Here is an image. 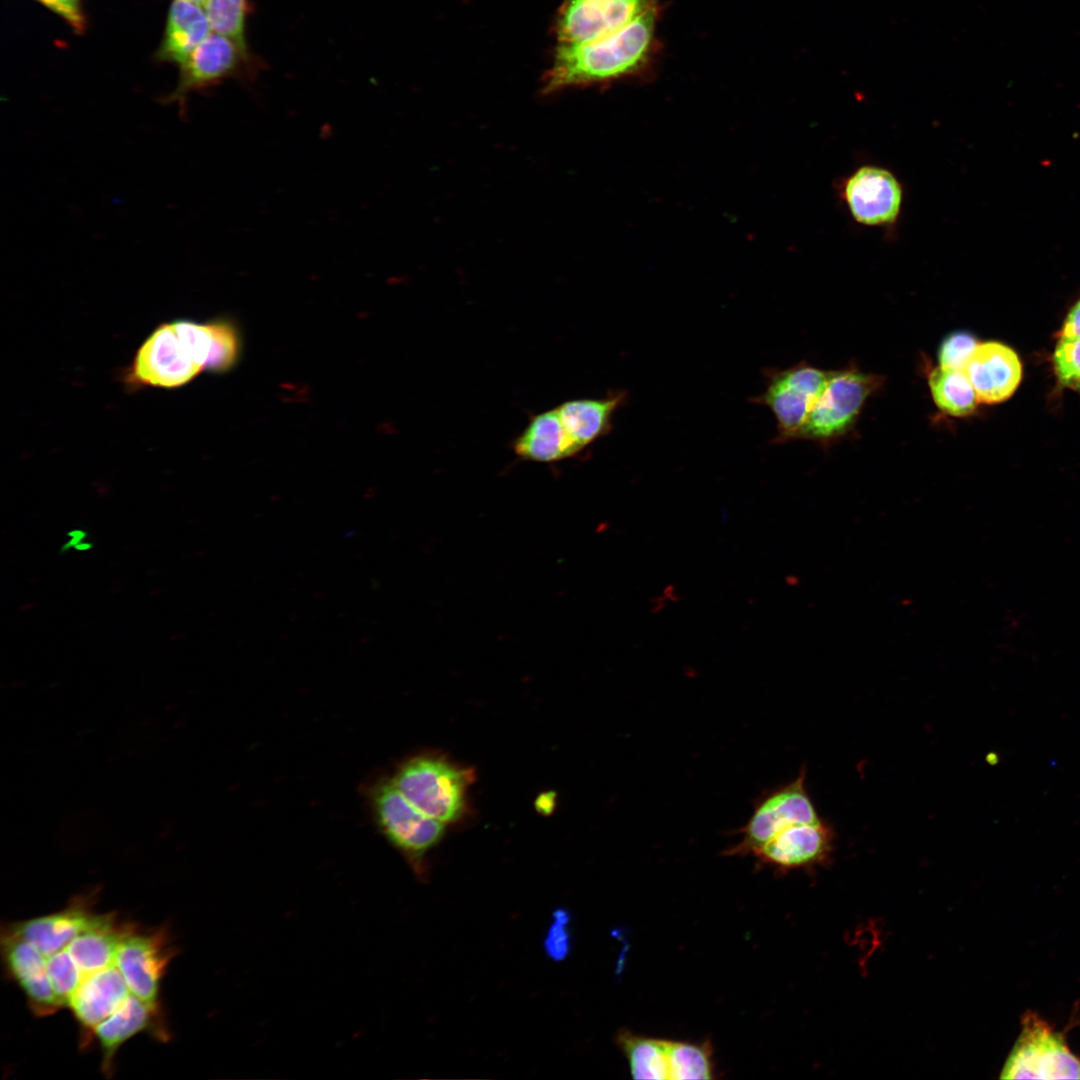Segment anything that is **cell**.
Wrapping results in <instances>:
<instances>
[{
  "instance_id": "cell-1",
  "label": "cell",
  "mask_w": 1080,
  "mask_h": 1080,
  "mask_svg": "<svg viewBox=\"0 0 1080 1080\" xmlns=\"http://www.w3.org/2000/svg\"><path fill=\"white\" fill-rule=\"evenodd\" d=\"M658 9L602 39L576 45L560 44L544 91L619 80L643 71L655 48Z\"/></svg>"
},
{
  "instance_id": "cell-2",
  "label": "cell",
  "mask_w": 1080,
  "mask_h": 1080,
  "mask_svg": "<svg viewBox=\"0 0 1080 1080\" xmlns=\"http://www.w3.org/2000/svg\"><path fill=\"white\" fill-rule=\"evenodd\" d=\"M391 780L414 806L444 824L464 813L469 775L445 759L415 756L403 762Z\"/></svg>"
},
{
  "instance_id": "cell-3",
  "label": "cell",
  "mask_w": 1080,
  "mask_h": 1080,
  "mask_svg": "<svg viewBox=\"0 0 1080 1080\" xmlns=\"http://www.w3.org/2000/svg\"><path fill=\"white\" fill-rule=\"evenodd\" d=\"M884 378L856 367L830 371L798 439L831 443L849 433L867 399L880 389Z\"/></svg>"
},
{
  "instance_id": "cell-4",
  "label": "cell",
  "mask_w": 1080,
  "mask_h": 1080,
  "mask_svg": "<svg viewBox=\"0 0 1080 1080\" xmlns=\"http://www.w3.org/2000/svg\"><path fill=\"white\" fill-rule=\"evenodd\" d=\"M376 824L386 839L424 873L423 859L444 834V823L414 806L391 779H380L368 791Z\"/></svg>"
},
{
  "instance_id": "cell-5",
  "label": "cell",
  "mask_w": 1080,
  "mask_h": 1080,
  "mask_svg": "<svg viewBox=\"0 0 1080 1080\" xmlns=\"http://www.w3.org/2000/svg\"><path fill=\"white\" fill-rule=\"evenodd\" d=\"M1000 1078L1080 1079V1057L1070 1050L1063 1032L1028 1010Z\"/></svg>"
},
{
  "instance_id": "cell-6",
  "label": "cell",
  "mask_w": 1080,
  "mask_h": 1080,
  "mask_svg": "<svg viewBox=\"0 0 1080 1080\" xmlns=\"http://www.w3.org/2000/svg\"><path fill=\"white\" fill-rule=\"evenodd\" d=\"M805 778V769H802L793 781L763 792L755 800L746 824L736 831L741 835L740 841L724 854L753 855L785 827L821 821L807 792Z\"/></svg>"
},
{
  "instance_id": "cell-7",
  "label": "cell",
  "mask_w": 1080,
  "mask_h": 1080,
  "mask_svg": "<svg viewBox=\"0 0 1080 1080\" xmlns=\"http://www.w3.org/2000/svg\"><path fill=\"white\" fill-rule=\"evenodd\" d=\"M829 373L805 362L784 370L767 371L766 389L752 401L773 412L778 431L776 442L798 439Z\"/></svg>"
},
{
  "instance_id": "cell-8",
  "label": "cell",
  "mask_w": 1080,
  "mask_h": 1080,
  "mask_svg": "<svg viewBox=\"0 0 1080 1080\" xmlns=\"http://www.w3.org/2000/svg\"><path fill=\"white\" fill-rule=\"evenodd\" d=\"M654 9L658 0H566L556 23L557 37L562 45L593 42Z\"/></svg>"
},
{
  "instance_id": "cell-9",
  "label": "cell",
  "mask_w": 1080,
  "mask_h": 1080,
  "mask_svg": "<svg viewBox=\"0 0 1080 1080\" xmlns=\"http://www.w3.org/2000/svg\"><path fill=\"white\" fill-rule=\"evenodd\" d=\"M174 326L157 327L138 349L131 367V378L139 384L175 388L189 383L201 371Z\"/></svg>"
},
{
  "instance_id": "cell-10",
  "label": "cell",
  "mask_w": 1080,
  "mask_h": 1080,
  "mask_svg": "<svg viewBox=\"0 0 1080 1080\" xmlns=\"http://www.w3.org/2000/svg\"><path fill=\"white\" fill-rule=\"evenodd\" d=\"M844 199L854 220L862 225L893 224L900 212L902 187L887 169L865 165L846 181Z\"/></svg>"
},
{
  "instance_id": "cell-11",
  "label": "cell",
  "mask_w": 1080,
  "mask_h": 1080,
  "mask_svg": "<svg viewBox=\"0 0 1080 1080\" xmlns=\"http://www.w3.org/2000/svg\"><path fill=\"white\" fill-rule=\"evenodd\" d=\"M170 959L160 933L142 935L128 930L120 941L115 965L130 992L156 1010L159 983Z\"/></svg>"
},
{
  "instance_id": "cell-12",
  "label": "cell",
  "mask_w": 1080,
  "mask_h": 1080,
  "mask_svg": "<svg viewBox=\"0 0 1080 1080\" xmlns=\"http://www.w3.org/2000/svg\"><path fill=\"white\" fill-rule=\"evenodd\" d=\"M833 833L822 821L785 827L752 856L778 872L822 864L832 851Z\"/></svg>"
},
{
  "instance_id": "cell-13",
  "label": "cell",
  "mask_w": 1080,
  "mask_h": 1080,
  "mask_svg": "<svg viewBox=\"0 0 1080 1080\" xmlns=\"http://www.w3.org/2000/svg\"><path fill=\"white\" fill-rule=\"evenodd\" d=\"M247 56L230 38L211 32L181 64L175 89L163 102L176 103L185 112L189 93L203 89L232 74Z\"/></svg>"
},
{
  "instance_id": "cell-14",
  "label": "cell",
  "mask_w": 1080,
  "mask_h": 1080,
  "mask_svg": "<svg viewBox=\"0 0 1080 1080\" xmlns=\"http://www.w3.org/2000/svg\"><path fill=\"white\" fill-rule=\"evenodd\" d=\"M963 371L979 402L986 404L1008 399L1022 378V365L1016 352L994 341L979 343Z\"/></svg>"
},
{
  "instance_id": "cell-15",
  "label": "cell",
  "mask_w": 1080,
  "mask_h": 1080,
  "mask_svg": "<svg viewBox=\"0 0 1080 1080\" xmlns=\"http://www.w3.org/2000/svg\"><path fill=\"white\" fill-rule=\"evenodd\" d=\"M2 947L9 972L37 1014L47 1015L63 1006L50 984L46 957L34 945L9 933L3 936Z\"/></svg>"
},
{
  "instance_id": "cell-16",
  "label": "cell",
  "mask_w": 1080,
  "mask_h": 1080,
  "mask_svg": "<svg viewBox=\"0 0 1080 1080\" xmlns=\"http://www.w3.org/2000/svg\"><path fill=\"white\" fill-rule=\"evenodd\" d=\"M130 993L122 974L112 965L85 975L68 1006L83 1026L93 1029L115 1012Z\"/></svg>"
},
{
  "instance_id": "cell-17",
  "label": "cell",
  "mask_w": 1080,
  "mask_h": 1080,
  "mask_svg": "<svg viewBox=\"0 0 1080 1080\" xmlns=\"http://www.w3.org/2000/svg\"><path fill=\"white\" fill-rule=\"evenodd\" d=\"M626 400L624 391L599 399H573L556 406L561 424L579 454L607 434L615 411Z\"/></svg>"
},
{
  "instance_id": "cell-18",
  "label": "cell",
  "mask_w": 1080,
  "mask_h": 1080,
  "mask_svg": "<svg viewBox=\"0 0 1080 1080\" xmlns=\"http://www.w3.org/2000/svg\"><path fill=\"white\" fill-rule=\"evenodd\" d=\"M211 32L203 6L189 0H172L155 58L180 66Z\"/></svg>"
},
{
  "instance_id": "cell-19",
  "label": "cell",
  "mask_w": 1080,
  "mask_h": 1080,
  "mask_svg": "<svg viewBox=\"0 0 1080 1080\" xmlns=\"http://www.w3.org/2000/svg\"><path fill=\"white\" fill-rule=\"evenodd\" d=\"M97 917L78 904L61 912L15 924L10 933L34 945L47 958L65 949Z\"/></svg>"
},
{
  "instance_id": "cell-20",
  "label": "cell",
  "mask_w": 1080,
  "mask_h": 1080,
  "mask_svg": "<svg viewBox=\"0 0 1080 1080\" xmlns=\"http://www.w3.org/2000/svg\"><path fill=\"white\" fill-rule=\"evenodd\" d=\"M512 449L522 460L546 464L580 455L568 438L555 407L531 417L512 441Z\"/></svg>"
},
{
  "instance_id": "cell-21",
  "label": "cell",
  "mask_w": 1080,
  "mask_h": 1080,
  "mask_svg": "<svg viewBox=\"0 0 1080 1080\" xmlns=\"http://www.w3.org/2000/svg\"><path fill=\"white\" fill-rule=\"evenodd\" d=\"M126 932L115 926L110 915H98L66 949L85 976L115 965L116 953Z\"/></svg>"
},
{
  "instance_id": "cell-22",
  "label": "cell",
  "mask_w": 1080,
  "mask_h": 1080,
  "mask_svg": "<svg viewBox=\"0 0 1080 1080\" xmlns=\"http://www.w3.org/2000/svg\"><path fill=\"white\" fill-rule=\"evenodd\" d=\"M154 1011L155 1009L130 993L115 1012L93 1028L103 1050L105 1072L111 1070L112 1058L118 1048L147 1028Z\"/></svg>"
},
{
  "instance_id": "cell-23",
  "label": "cell",
  "mask_w": 1080,
  "mask_h": 1080,
  "mask_svg": "<svg viewBox=\"0 0 1080 1080\" xmlns=\"http://www.w3.org/2000/svg\"><path fill=\"white\" fill-rule=\"evenodd\" d=\"M927 379L932 399L944 415L961 418L976 411L979 400L963 370L938 365L927 370Z\"/></svg>"
},
{
  "instance_id": "cell-24",
  "label": "cell",
  "mask_w": 1080,
  "mask_h": 1080,
  "mask_svg": "<svg viewBox=\"0 0 1080 1080\" xmlns=\"http://www.w3.org/2000/svg\"><path fill=\"white\" fill-rule=\"evenodd\" d=\"M617 1044L627 1058L634 1079H670L667 1040L621 1031Z\"/></svg>"
},
{
  "instance_id": "cell-25",
  "label": "cell",
  "mask_w": 1080,
  "mask_h": 1080,
  "mask_svg": "<svg viewBox=\"0 0 1080 1080\" xmlns=\"http://www.w3.org/2000/svg\"><path fill=\"white\" fill-rule=\"evenodd\" d=\"M667 1051L670 1079L713 1078L712 1048L709 1042L667 1041Z\"/></svg>"
},
{
  "instance_id": "cell-26",
  "label": "cell",
  "mask_w": 1080,
  "mask_h": 1080,
  "mask_svg": "<svg viewBox=\"0 0 1080 1080\" xmlns=\"http://www.w3.org/2000/svg\"><path fill=\"white\" fill-rule=\"evenodd\" d=\"M204 10L212 32L233 40L247 56L245 40L246 0H205Z\"/></svg>"
},
{
  "instance_id": "cell-27",
  "label": "cell",
  "mask_w": 1080,
  "mask_h": 1080,
  "mask_svg": "<svg viewBox=\"0 0 1080 1080\" xmlns=\"http://www.w3.org/2000/svg\"><path fill=\"white\" fill-rule=\"evenodd\" d=\"M50 984L61 1003L68 1005L70 998L83 980V973L67 951L63 949L46 958Z\"/></svg>"
},
{
  "instance_id": "cell-28",
  "label": "cell",
  "mask_w": 1080,
  "mask_h": 1080,
  "mask_svg": "<svg viewBox=\"0 0 1080 1080\" xmlns=\"http://www.w3.org/2000/svg\"><path fill=\"white\" fill-rule=\"evenodd\" d=\"M978 344L975 335L969 331L956 330L950 332L943 337L937 349L939 366L963 370Z\"/></svg>"
},
{
  "instance_id": "cell-29",
  "label": "cell",
  "mask_w": 1080,
  "mask_h": 1080,
  "mask_svg": "<svg viewBox=\"0 0 1080 1080\" xmlns=\"http://www.w3.org/2000/svg\"><path fill=\"white\" fill-rule=\"evenodd\" d=\"M1055 373L1064 385L1080 383V338L1061 337L1053 355Z\"/></svg>"
},
{
  "instance_id": "cell-30",
  "label": "cell",
  "mask_w": 1080,
  "mask_h": 1080,
  "mask_svg": "<svg viewBox=\"0 0 1080 1080\" xmlns=\"http://www.w3.org/2000/svg\"><path fill=\"white\" fill-rule=\"evenodd\" d=\"M552 919L544 939V951L550 959L562 961L567 958L571 949L570 913L559 908L553 912Z\"/></svg>"
},
{
  "instance_id": "cell-31",
  "label": "cell",
  "mask_w": 1080,
  "mask_h": 1080,
  "mask_svg": "<svg viewBox=\"0 0 1080 1080\" xmlns=\"http://www.w3.org/2000/svg\"><path fill=\"white\" fill-rule=\"evenodd\" d=\"M62 18L75 33L85 30V16L81 0H35Z\"/></svg>"
},
{
  "instance_id": "cell-32",
  "label": "cell",
  "mask_w": 1080,
  "mask_h": 1080,
  "mask_svg": "<svg viewBox=\"0 0 1080 1080\" xmlns=\"http://www.w3.org/2000/svg\"><path fill=\"white\" fill-rule=\"evenodd\" d=\"M1061 337L1071 339L1080 338V299L1069 311L1062 328Z\"/></svg>"
},
{
  "instance_id": "cell-33",
  "label": "cell",
  "mask_w": 1080,
  "mask_h": 1080,
  "mask_svg": "<svg viewBox=\"0 0 1080 1080\" xmlns=\"http://www.w3.org/2000/svg\"><path fill=\"white\" fill-rule=\"evenodd\" d=\"M189 1L194 2L196 4H199L201 6H204V3H205V0H189Z\"/></svg>"
},
{
  "instance_id": "cell-34",
  "label": "cell",
  "mask_w": 1080,
  "mask_h": 1080,
  "mask_svg": "<svg viewBox=\"0 0 1080 1080\" xmlns=\"http://www.w3.org/2000/svg\"><path fill=\"white\" fill-rule=\"evenodd\" d=\"M1075 387H1076V388H1077V389H1078V390L1080 391V383H1078L1077 385H1075Z\"/></svg>"
}]
</instances>
